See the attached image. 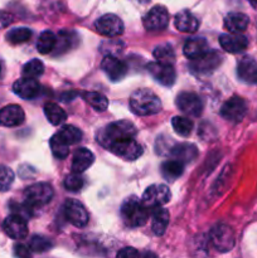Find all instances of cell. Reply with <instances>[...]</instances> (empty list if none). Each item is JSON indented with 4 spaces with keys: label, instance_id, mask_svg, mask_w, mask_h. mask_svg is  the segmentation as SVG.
Instances as JSON below:
<instances>
[{
    "label": "cell",
    "instance_id": "obj_28",
    "mask_svg": "<svg viewBox=\"0 0 257 258\" xmlns=\"http://www.w3.org/2000/svg\"><path fill=\"white\" fill-rule=\"evenodd\" d=\"M44 113L45 117L48 118L52 125H62L66 120H67V115H66L65 110L60 106H58L54 102H48L44 105Z\"/></svg>",
    "mask_w": 257,
    "mask_h": 258
},
{
    "label": "cell",
    "instance_id": "obj_39",
    "mask_svg": "<svg viewBox=\"0 0 257 258\" xmlns=\"http://www.w3.org/2000/svg\"><path fill=\"white\" fill-rule=\"evenodd\" d=\"M83 184H85V181H83V178L80 175V173H73L65 179V188L70 191L81 190Z\"/></svg>",
    "mask_w": 257,
    "mask_h": 258
},
{
    "label": "cell",
    "instance_id": "obj_15",
    "mask_svg": "<svg viewBox=\"0 0 257 258\" xmlns=\"http://www.w3.org/2000/svg\"><path fill=\"white\" fill-rule=\"evenodd\" d=\"M101 68L106 73L108 78L112 82H118L122 80L127 73V66L123 60L118 59L117 57H113L112 54H107L103 58L101 63Z\"/></svg>",
    "mask_w": 257,
    "mask_h": 258
},
{
    "label": "cell",
    "instance_id": "obj_4",
    "mask_svg": "<svg viewBox=\"0 0 257 258\" xmlns=\"http://www.w3.org/2000/svg\"><path fill=\"white\" fill-rule=\"evenodd\" d=\"M25 204L30 208L43 207L53 198V188L47 183H37L28 186L24 191Z\"/></svg>",
    "mask_w": 257,
    "mask_h": 258
},
{
    "label": "cell",
    "instance_id": "obj_20",
    "mask_svg": "<svg viewBox=\"0 0 257 258\" xmlns=\"http://www.w3.org/2000/svg\"><path fill=\"white\" fill-rule=\"evenodd\" d=\"M219 44L226 52L239 53L246 49L248 45V39L239 33H228L219 37Z\"/></svg>",
    "mask_w": 257,
    "mask_h": 258
},
{
    "label": "cell",
    "instance_id": "obj_43",
    "mask_svg": "<svg viewBox=\"0 0 257 258\" xmlns=\"http://www.w3.org/2000/svg\"><path fill=\"white\" fill-rule=\"evenodd\" d=\"M248 2H249V4L253 7V9L257 10V0H248Z\"/></svg>",
    "mask_w": 257,
    "mask_h": 258
},
{
    "label": "cell",
    "instance_id": "obj_31",
    "mask_svg": "<svg viewBox=\"0 0 257 258\" xmlns=\"http://www.w3.org/2000/svg\"><path fill=\"white\" fill-rule=\"evenodd\" d=\"M58 135L68 145H75L82 140V131L73 125H66L58 131Z\"/></svg>",
    "mask_w": 257,
    "mask_h": 258
},
{
    "label": "cell",
    "instance_id": "obj_2",
    "mask_svg": "<svg viewBox=\"0 0 257 258\" xmlns=\"http://www.w3.org/2000/svg\"><path fill=\"white\" fill-rule=\"evenodd\" d=\"M136 127L131 121L120 120L111 122L110 125L106 126L98 135L97 140L102 144L103 146L108 148L111 144L116 141L125 140V139H134L136 135Z\"/></svg>",
    "mask_w": 257,
    "mask_h": 258
},
{
    "label": "cell",
    "instance_id": "obj_35",
    "mask_svg": "<svg viewBox=\"0 0 257 258\" xmlns=\"http://www.w3.org/2000/svg\"><path fill=\"white\" fill-rule=\"evenodd\" d=\"M30 37H32V30L25 27H20L9 30L7 34V40L12 44H20L29 40Z\"/></svg>",
    "mask_w": 257,
    "mask_h": 258
},
{
    "label": "cell",
    "instance_id": "obj_7",
    "mask_svg": "<svg viewBox=\"0 0 257 258\" xmlns=\"http://www.w3.org/2000/svg\"><path fill=\"white\" fill-rule=\"evenodd\" d=\"M175 105L179 110L190 117H198L203 112V101L194 92H180L176 96Z\"/></svg>",
    "mask_w": 257,
    "mask_h": 258
},
{
    "label": "cell",
    "instance_id": "obj_25",
    "mask_svg": "<svg viewBox=\"0 0 257 258\" xmlns=\"http://www.w3.org/2000/svg\"><path fill=\"white\" fill-rule=\"evenodd\" d=\"M208 48V42H207L204 38L197 37L190 38V39L186 40L185 44H184L183 52L186 57L190 58V59H194V58L199 57V55H202L203 53H206L207 50H209Z\"/></svg>",
    "mask_w": 257,
    "mask_h": 258
},
{
    "label": "cell",
    "instance_id": "obj_42",
    "mask_svg": "<svg viewBox=\"0 0 257 258\" xmlns=\"http://www.w3.org/2000/svg\"><path fill=\"white\" fill-rule=\"evenodd\" d=\"M12 17L9 14H7L4 12H0V28L9 25L12 23Z\"/></svg>",
    "mask_w": 257,
    "mask_h": 258
},
{
    "label": "cell",
    "instance_id": "obj_11",
    "mask_svg": "<svg viewBox=\"0 0 257 258\" xmlns=\"http://www.w3.org/2000/svg\"><path fill=\"white\" fill-rule=\"evenodd\" d=\"M246 112V101L242 97H238V96H233L229 100H227L221 108L222 117L231 121V122H239L241 120H243Z\"/></svg>",
    "mask_w": 257,
    "mask_h": 258
},
{
    "label": "cell",
    "instance_id": "obj_5",
    "mask_svg": "<svg viewBox=\"0 0 257 258\" xmlns=\"http://www.w3.org/2000/svg\"><path fill=\"white\" fill-rule=\"evenodd\" d=\"M223 55L217 50H207L199 57L191 59L190 70L197 75H208L221 66Z\"/></svg>",
    "mask_w": 257,
    "mask_h": 258
},
{
    "label": "cell",
    "instance_id": "obj_27",
    "mask_svg": "<svg viewBox=\"0 0 257 258\" xmlns=\"http://www.w3.org/2000/svg\"><path fill=\"white\" fill-rule=\"evenodd\" d=\"M184 164L176 159L168 160L161 164V175L164 179L169 181H174L183 174Z\"/></svg>",
    "mask_w": 257,
    "mask_h": 258
},
{
    "label": "cell",
    "instance_id": "obj_14",
    "mask_svg": "<svg viewBox=\"0 0 257 258\" xmlns=\"http://www.w3.org/2000/svg\"><path fill=\"white\" fill-rule=\"evenodd\" d=\"M169 13L163 5H155L144 17V25L148 30H161L168 25Z\"/></svg>",
    "mask_w": 257,
    "mask_h": 258
},
{
    "label": "cell",
    "instance_id": "obj_22",
    "mask_svg": "<svg viewBox=\"0 0 257 258\" xmlns=\"http://www.w3.org/2000/svg\"><path fill=\"white\" fill-rule=\"evenodd\" d=\"M95 161L92 151H90L86 148H80L73 154L72 160V171L73 173H83L87 170Z\"/></svg>",
    "mask_w": 257,
    "mask_h": 258
},
{
    "label": "cell",
    "instance_id": "obj_29",
    "mask_svg": "<svg viewBox=\"0 0 257 258\" xmlns=\"http://www.w3.org/2000/svg\"><path fill=\"white\" fill-rule=\"evenodd\" d=\"M82 98L93 108V110L98 111V112H102L106 111L108 107V100L102 95V93L98 92H82Z\"/></svg>",
    "mask_w": 257,
    "mask_h": 258
},
{
    "label": "cell",
    "instance_id": "obj_30",
    "mask_svg": "<svg viewBox=\"0 0 257 258\" xmlns=\"http://www.w3.org/2000/svg\"><path fill=\"white\" fill-rule=\"evenodd\" d=\"M55 42H57V37L52 32L45 30V32L40 33L37 42L38 52L42 53V54H48L55 48Z\"/></svg>",
    "mask_w": 257,
    "mask_h": 258
},
{
    "label": "cell",
    "instance_id": "obj_16",
    "mask_svg": "<svg viewBox=\"0 0 257 258\" xmlns=\"http://www.w3.org/2000/svg\"><path fill=\"white\" fill-rule=\"evenodd\" d=\"M4 232L13 239H23L28 236L27 221L20 214H12L3 224Z\"/></svg>",
    "mask_w": 257,
    "mask_h": 258
},
{
    "label": "cell",
    "instance_id": "obj_1",
    "mask_svg": "<svg viewBox=\"0 0 257 258\" xmlns=\"http://www.w3.org/2000/svg\"><path fill=\"white\" fill-rule=\"evenodd\" d=\"M130 108L138 116L155 115L161 111V101L151 90L141 88L131 95Z\"/></svg>",
    "mask_w": 257,
    "mask_h": 258
},
{
    "label": "cell",
    "instance_id": "obj_38",
    "mask_svg": "<svg viewBox=\"0 0 257 258\" xmlns=\"http://www.w3.org/2000/svg\"><path fill=\"white\" fill-rule=\"evenodd\" d=\"M14 183V173L10 168L0 165V191L9 190Z\"/></svg>",
    "mask_w": 257,
    "mask_h": 258
},
{
    "label": "cell",
    "instance_id": "obj_12",
    "mask_svg": "<svg viewBox=\"0 0 257 258\" xmlns=\"http://www.w3.org/2000/svg\"><path fill=\"white\" fill-rule=\"evenodd\" d=\"M63 209H65L67 221L75 227L83 228L88 223V213L81 202L76 201V199H68L66 201Z\"/></svg>",
    "mask_w": 257,
    "mask_h": 258
},
{
    "label": "cell",
    "instance_id": "obj_24",
    "mask_svg": "<svg viewBox=\"0 0 257 258\" xmlns=\"http://www.w3.org/2000/svg\"><path fill=\"white\" fill-rule=\"evenodd\" d=\"M249 19L246 14L238 12L228 13L224 18V27L229 33H241L247 29Z\"/></svg>",
    "mask_w": 257,
    "mask_h": 258
},
{
    "label": "cell",
    "instance_id": "obj_37",
    "mask_svg": "<svg viewBox=\"0 0 257 258\" xmlns=\"http://www.w3.org/2000/svg\"><path fill=\"white\" fill-rule=\"evenodd\" d=\"M52 247H53V242L44 236H33L29 241L30 251L38 252V253L49 251Z\"/></svg>",
    "mask_w": 257,
    "mask_h": 258
},
{
    "label": "cell",
    "instance_id": "obj_26",
    "mask_svg": "<svg viewBox=\"0 0 257 258\" xmlns=\"http://www.w3.org/2000/svg\"><path fill=\"white\" fill-rule=\"evenodd\" d=\"M153 222H151V228L156 236H163L164 232L166 231V227L169 224V212L166 209L154 208L153 209Z\"/></svg>",
    "mask_w": 257,
    "mask_h": 258
},
{
    "label": "cell",
    "instance_id": "obj_8",
    "mask_svg": "<svg viewBox=\"0 0 257 258\" xmlns=\"http://www.w3.org/2000/svg\"><path fill=\"white\" fill-rule=\"evenodd\" d=\"M170 196V189L168 186L164 184H154L144 191L141 201L149 209H154L168 203Z\"/></svg>",
    "mask_w": 257,
    "mask_h": 258
},
{
    "label": "cell",
    "instance_id": "obj_3",
    "mask_svg": "<svg viewBox=\"0 0 257 258\" xmlns=\"http://www.w3.org/2000/svg\"><path fill=\"white\" fill-rule=\"evenodd\" d=\"M121 218L130 228L141 227L148 222L149 208L136 197L127 198L121 206Z\"/></svg>",
    "mask_w": 257,
    "mask_h": 258
},
{
    "label": "cell",
    "instance_id": "obj_9",
    "mask_svg": "<svg viewBox=\"0 0 257 258\" xmlns=\"http://www.w3.org/2000/svg\"><path fill=\"white\" fill-rule=\"evenodd\" d=\"M146 70L156 82L165 86V87H170L175 83L176 73L173 64H170V63H163L156 60V62L149 63Z\"/></svg>",
    "mask_w": 257,
    "mask_h": 258
},
{
    "label": "cell",
    "instance_id": "obj_19",
    "mask_svg": "<svg viewBox=\"0 0 257 258\" xmlns=\"http://www.w3.org/2000/svg\"><path fill=\"white\" fill-rule=\"evenodd\" d=\"M25 113L19 105L5 106L0 110V125L14 127L24 122Z\"/></svg>",
    "mask_w": 257,
    "mask_h": 258
},
{
    "label": "cell",
    "instance_id": "obj_21",
    "mask_svg": "<svg viewBox=\"0 0 257 258\" xmlns=\"http://www.w3.org/2000/svg\"><path fill=\"white\" fill-rule=\"evenodd\" d=\"M175 28L179 32L183 33H194L198 30L199 20L197 19L196 15L189 10H181L176 14L175 20H174Z\"/></svg>",
    "mask_w": 257,
    "mask_h": 258
},
{
    "label": "cell",
    "instance_id": "obj_33",
    "mask_svg": "<svg viewBox=\"0 0 257 258\" xmlns=\"http://www.w3.org/2000/svg\"><path fill=\"white\" fill-rule=\"evenodd\" d=\"M49 144H50V150H52L53 155H54L55 158L57 159L67 158L68 154H70V145L66 144L58 134L53 135V138L50 139Z\"/></svg>",
    "mask_w": 257,
    "mask_h": 258
},
{
    "label": "cell",
    "instance_id": "obj_32",
    "mask_svg": "<svg viewBox=\"0 0 257 258\" xmlns=\"http://www.w3.org/2000/svg\"><path fill=\"white\" fill-rule=\"evenodd\" d=\"M171 125H173L174 131H175L178 135L189 136L193 131V122H191L190 118L184 117V116H174L173 120H171Z\"/></svg>",
    "mask_w": 257,
    "mask_h": 258
},
{
    "label": "cell",
    "instance_id": "obj_13",
    "mask_svg": "<svg viewBox=\"0 0 257 258\" xmlns=\"http://www.w3.org/2000/svg\"><path fill=\"white\" fill-rule=\"evenodd\" d=\"M96 30L106 37H118L123 33V23L117 15L105 14L95 23Z\"/></svg>",
    "mask_w": 257,
    "mask_h": 258
},
{
    "label": "cell",
    "instance_id": "obj_40",
    "mask_svg": "<svg viewBox=\"0 0 257 258\" xmlns=\"http://www.w3.org/2000/svg\"><path fill=\"white\" fill-rule=\"evenodd\" d=\"M14 254L18 257H30V248L24 244H17L14 247Z\"/></svg>",
    "mask_w": 257,
    "mask_h": 258
},
{
    "label": "cell",
    "instance_id": "obj_23",
    "mask_svg": "<svg viewBox=\"0 0 257 258\" xmlns=\"http://www.w3.org/2000/svg\"><path fill=\"white\" fill-rule=\"evenodd\" d=\"M170 155L180 163L188 164L196 160V158L198 156V149L193 144H178V145H174L171 148Z\"/></svg>",
    "mask_w": 257,
    "mask_h": 258
},
{
    "label": "cell",
    "instance_id": "obj_34",
    "mask_svg": "<svg viewBox=\"0 0 257 258\" xmlns=\"http://www.w3.org/2000/svg\"><path fill=\"white\" fill-rule=\"evenodd\" d=\"M154 57L156 60L163 63H170L173 64L175 60V52H174L173 47L168 43L165 44H160L154 49Z\"/></svg>",
    "mask_w": 257,
    "mask_h": 258
},
{
    "label": "cell",
    "instance_id": "obj_17",
    "mask_svg": "<svg viewBox=\"0 0 257 258\" xmlns=\"http://www.w3.org/2000/svg\"><path fill=\"white\" fill-rule=\"evenodd\" d=\"M237 76L247 85H257V62L249 55H244L237 63Z\"/></svg>",
    "mask_w": 257,
    "mask_h": 258
},
{
    "label": "cell",
    "instance_id": "obj_18",
    "mask_svg": "<svg viewBox=\"0 0 257 258\" xmlns=\"http://www.w3.org/2000/svg\"><path fill=\"white\" fill-rule=\"evenodd\" d=\"M13 91H14L15 95L24 98V100H33L39 95L40 85L34 78L23 77L13 85Z\"/></svg>",
    "mask_w": 257,
    "mask_h": 258
},
{
    "label": "cell",
    "instance_id": "obj_44",
    "mask_svg": "<svg viewBox=\"0 0 257 258\" xmlns=\"http://www.w3.org/2000/svg\"><path fill=\"white\" fill-rule=\"evenodd\" d=\"M2 71H3V67H2V63H0V75H2Z\"/></svg>",
    "mask_w": 257,
    "mask_h": 258
},
{
    "label": "cell",
    "instance_id": "obj_10",
    "mask_svg": "<svg viewBox=\"0 0 257 258\" xmlns=\"http://www.w3.org/2000/svg\"><path fill=\"white\" fill-rule=\"evenodd\" d=\"M108 150L112 154L122 158L125 160L134 161L143 155V148L134 139H125V140L116 141L108 146Z\"/></svg>",
    "mask_w": 257,
    "mask_h": 258
},
{
    "label": "cell",
    "instance_id": "obj_6",
    "mask_svg": "<svg viewBox=\"0 0 257 258\" xmlns=\"http://www.w3.org/2000/svg\"><path fill=\"white\" fill-rule=\"evenodd\" d=\"M211 243L219 252L231 251L236 243L234 232L227 224H217L211 231Z\"/></svg>",
    "mask_w": 257,
    "mask_h": 258
},
{
    "label": "cell",
    "instance_id": "obj_41",
    "mask_svg": "<svg viewBox=\"0 0 257 258\" xmlns=\"http://www.w3.org/2000/svg\"><path fill=\"white\" fill-rule=\"evenodd\" d=\"M139 256V252L136 249L130 248V247H126V248L121 249L117 253V257H136Z\"/></svg>",
    "mask_w": 257,
    "mask_h": 258
},
{
    "label": "cell",
    "instance_id": "obj_36",
    "mask_svg": "<svg viewBox=\"0 0 257 258\" xmlns=\"http://www.w3.org/2000/svg\"><path fill=\"white\" fill-rule=\"evenodd\" d=\"M43 72H44V64L39 59H32L28 63H25L22 71L23 77L34 78V80L40 77L43 75Z\"/></svg>",
    "mask_w": 257,
    "mask_h": 258
}]
</instances>
